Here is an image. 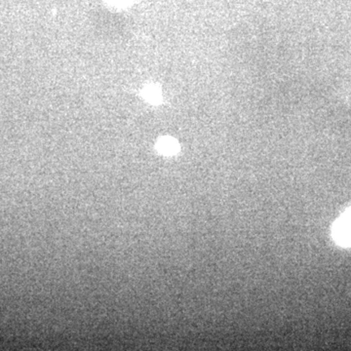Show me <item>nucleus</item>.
Here are the masks:
<instances>
[{"mask_svg":"<svg viewBox=\"0 0 351 351\" xmlns=\"http://www.w3.org/2000/svg\"><path fill=\"white\" fill-rule=\"evenodd\" d=\"M333 237L341 246H351V209L344 212L333 227Z\"/></svg>","mask_w":351,"mask_h":351,"instance_id":"1","label":"nucleus"},{"mask_svg":"<svg viewBox=\"0 0 351 351\" xmlns=\"http://www.w3.org/2000/svg\"><path fill=\"white\" fill-rule=\"evenodd\" d=\"M157 148L161 153L171 155L179 150V145L172 138H162L157 144Z\"/></svg>","mask_w":351,"mask_h":351,"instance_id":"2","label":"nucleus"}]
</instances>
